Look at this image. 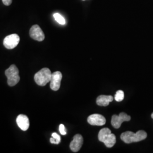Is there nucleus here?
Masks as SVG:
<instances>
[{
  "label": "nucleus",
  "mask_w": 153,
  "mask_h": 153,
  "mask_svg": "<svg viewBox=\"0 0 153 153\" xmlns=\"http://www.w3.org/2000/svg\"><path fill=\"white\" fill-rule=\"evenodd\" d=\"M124 99V93L122 90H118L115 95V99L117 102H121Z\"/></svg>",
  "instance_id": "obj_14"
},
{
  "label": "nucleus",
  "mask_w": 153,
  "mask_h": 153,
  "mask_svg": "<svg viewBox=\"0 0 153 153\" xmlns=\"http://www.w3.org/2000/svg\"><path fill=\"white\" fill-rule=\"evenodd\" d=\"M152 116V118L153 119V113L152 114V116Z\"/></svg>",
  "instance_id": "obj_18"
},
{
  "label": "nucleus",
  "mask_w": 153,
  "mask_h": 153,
  "mask_svg": "<svg viewBox=\"0 0 153 153\" xmlns=\"http://www.w3.org/2000/svg\"><path fill=\"white\" fill-rule=\"evenodd\" d=\"M113 100L114 98L111 95H102L97 99V104L100 106H107Z\"/></svg>",
  "instance_id": "obj_12"
},
{
  "label": "nucleus",
  "mask_w": 153,
  "mask_h": 153,
  "mask_svg": "<svg viewBox=\"0 0 153 153\" xmlns=\"http://www.w3.org/2000/svg\"><path fill=\"white\" fill-rule=\"evenodd\" d=\"M83 142V138L81 134H77L74 137L73 141L71 142L70 148L71 151L76 153L78 152L82 147Z\"/></svg>",
  "instance_id": "obj_10"
},
{
  "label": "nucleus",
  "mask_w": 153,
  "mask_h": 153,
  "mask_svg": "<svg viewBox=\"0 0 153 153\" xmlns=\"http://www.w3.org/2000/svg\"><path fill=\"white\" fill-rule=\"evenodd\" d=\"M2 2L5 5L9 6L12 3V0H2Z\"/></svg>",
  "instance_id": "obj_17"
},
{
  "label": "nucleus",
  "mask_w": 153,
  "mask_h": 153,
  "mask_svg": "<svg viewBox=\"0 0 153 153\" xmlns=\"http://www.w3.org/2000/svg\"><path fill=\"white\" fill-rule=\"evenodd\" d=\"M53 17L55 18V20L58 22L59 24L60 25H65V20L64 19V18L60 15L59 13H55L53 14Z\"/></svg>",
  "instance_id": "obj_13"
},
{
  "label": "nucleus",
  "mask_w": 153,
  "mask_h": 153,
  "mask_svg": "<svg viewBox=\"0 0 153 153\" xmlns=\"http://www.w3.org/2000/svg\"><path fill=\"white\" fill-rule=\"evenodd\" d=\"M52 137H53V138H55V140L56 141L57 143L59 144L61 141V137L57 133H53L52 134Z\"/></svg>",
  "instance_id": "obj_15"
},
{
  "label": "nucleus",
  "mask_w": 153,
  "mask_h": 153,
  "mask_svg": "<svg viewBox=\"0 0 153 153\" xmlns=\"http://www.w3.org/2000/svg\"><path fill=\"white\" fill-rule=\"evenodd\" d=\"M59 131H60V133L62 135L66 134L65 127L63 124H60L59 126Z\"/></svg>",
  "instance_id": "obj_16"
},
{
  "label": "nucleus",
  "mask_w": 153,
  "mask_h": 153,
  "mask_svg": "<svg viewBox=\"0 0 153 153\" xmlns=\"http://www.w3.org/2000/svg\"><path fill=\"white\" fill-rule=\"evenodd\" d=\"M131 117L127 115L125 112H121L119 116L114 115L112 116L111 119V124L116 129L120 128L122 123L124 121H129L131 120Z\"/></svg>",
  "instance_id": "obj_6"
},
{
  "label": "nucleus",
  "mask_w": 153,
  "mask_h": 153,
  "mask_svg": "<svg viewBox=\"0 0 153 153\" xmlns=\"http://www.w3.org/2000/svg\"><path fill=\"white\" fill-rule=\"evenodd\" d=\"M20 41L19 35L16 33H13L6 36L4 40V45L6 48L12 49L16 48Z\"/></svg>",
  "instance_id": "obj_5"
},
{
  "label": "nucleus",
  "mask_w": 153,
  "mask_h": 153,
  "mask_svg": "<svg viewBox=\"0 0 153 153\" xmlns=\"http://www.w3.org/2000/svg\"><path fill=\"white\" fill-rule=\"evenodd\" d=\"M62 75L60 71H55L52 73V76L50 81V88L53 91H57L60 88L61 81Z\"/></svg>",
  "instance_id": "obj_7"
},
{
  "label": "nucleus",
  "mask_w": 153,
  "mask_h": 153,
  "mask_svg": "<svg viewBox=\"0 0 153 153\" xmlns=\"http://www.w3.org/2000/svg\"><path fill=\"white\" fill-rule=\"evenodd\" d=\"M16 121L17 125L21 130L23 131L28 130L30 126V121L27 116L22 114L18 115L16 117Z\"/></svg>",
  "instance_id": "obj_11"
},
{
  "label": "nucleus",
  "mask_w": 153,
  "mask_h": 153,
  "mask_svg": "<svg viewBox=\"0 0 153 153\" xmlns=\"http://www.w3.org/2000/svg\"><path fill=\"white\" fill-rule=\"evenodd\" d=\"M5 76L7 78V84L10 86H14L20 81L19 70L16 66L11 65L6 70Z\"/></svg>",
  "instance_id": "obj_4"
},
{
  "label": "nucleus",
  "mask_w": 153,
  "mask_h": 153,
  "mask_svg": "<svg viewBox=\"0 0 153 153\" xmlns=\"http://www.w3.org/2000/svg\"><path fill=\"white\" fill-rule=\"evenodd\" d=\"M82 1H85V0H82Z\"/></svg>",
  "instance_id": "obj_19"
},
{
  "label": "nucleus",
  "mask_w": 153,
  "mask_h": 153,
  "mask_svg": "<svg viewBox=\"0 0 153 153\" xmlns=\"http://www.w3.org/2000/svg\"><path fill=\"white\" fill-rule=\"evenodd\" d=\"M99 140L103 142L107 148H111L115 145L116 138L115 134L111 133V131L108 128L102 129L98 134Z\"/></svg>",
  "instance_id": "obj_2"
},
{
  "label": "nucleus",
  "mask_w": 153,
  "mask_h": 153,
  "mask_svg": "<svg viewBox=\"0 0 153 153\" xmlns=\"http://www.w3.org/2000/svg\"><path fill=\"white\" fill-rule=\"evenodd\" d=\"M52 73L48 68H43L37 72L34 76L35 81L39 86H44L50 82Z\"/></svg>",
  "instance_id": "obj_3"
},
{
  "label": "nucleus",
  "mask_w": 153,
  "mask_h": 153,
  "mask_svg": "<svg viewBox=\"0 0 153 153\" xmlns=\"http://www.w3.org/2000/svg\"><path fill=\"white\" fill-rule=\"evenodd\" d=\"M30 36L31 38L38 42H42L45 38L43 31L37 25H33L30 28Z\"/></svg>",
  "instance_id": "obj_8"
},
{
  "label": "nucleus",
  "mask_w": 153,
  "mask_h": 153,
  "mask_svg": "<svg viewBox=\"0 0 153 153\" xmlns=\"http://www.w3.org/2000/svg\"><path fill=\"white\" fill-rule=\"evenodd\" d=\"M88 121L91 126H102L105 124L106 119L103 116L95 114L88 117Z\"/></svg>",
  "instance_id": "obj_9"
},
{
  "label": "nucleus",
  "mask_w": 153,
  "mask_h": 153,
  "mask_svg": "<svg viewBox=\"0 0 153 153\" xmlns=\"http://www.w3.org/2000/svg\"><path fill=\"white\" fill-rule=\"evenodd\" d=\"M147 133L144 131H139L136 133L131 131H125L121 134V140L126 143L139 142L146 139Z\"/></svg>",
  "instance_id": "obj_1"
}]
</instances>
